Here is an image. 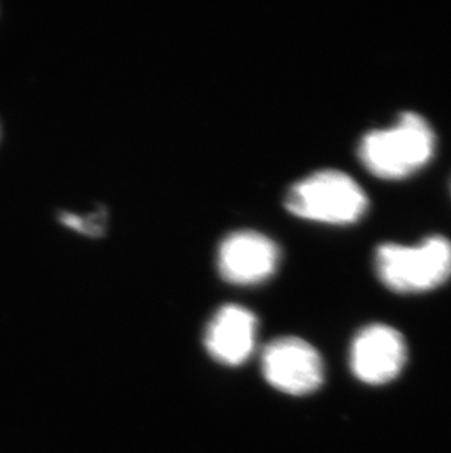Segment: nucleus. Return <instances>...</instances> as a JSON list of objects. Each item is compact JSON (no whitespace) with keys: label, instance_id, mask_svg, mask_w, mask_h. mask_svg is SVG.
<instances>
[{"label":"nucleus","instance_id":"4","mask_svg":"<svg viewBox=\"0 0 451 453\" xmlns=\"http://www.w3.org/2000/svg\"><path fill=\"white\" fill-rule=\"evenodd\" d=\"M265 380L274 389L292 396L316 392L324 381L321 355L303 339L286 336L265 347L261 359Z\"/></svg>","mask_w":451,"mask_h":453},{"label":"nucleus","instance_id":"5","mask_svg":"<svg viewBox=\"0 0 451 453\" xmlns=\"http://www.w3.org/2000/svg\"><path fill=\"white\" fill-rule=\"evenodd\" d=\"M408 348L399 330L374 323L355 336L350 348V368L366 385L379 386L394 380L405 367Z\"/></svg>","mask_w":451,"mask_h":453},{"label":"nucleus","instance_id":"3","mask_svg":"<svg viewBox=\"0 0 451 453\" xmlns=\"http://www.w3.org/2000/svg\"><path fill=\"white\" fill-rule=\"evenodd\" d=\"M285 205L296 218L349 225L366 213L368 197L352 176L337 169H323L298 180L286 194Z\"/></svg>","mask_w":451,"mask_h":453},{"label":"nucleus","instance_id":"2","mask_svg":"<svg viewBox=\"0 0 451 453\" xmlns=\"http://www.w3.org/2000/svg\"><path fill=\"white\" fill-rule=\"evenodd\" d=\"M375 270L392 291H431L451 278V241L431 235L415 245L386 242L375 251Z\"/></svg>","mask_w":451,"mask_h":453},{"label":"nucleus","instance_id":"1","mask_svg":"<svg viewBox=\"0 0 451 453\" xmlns=\"http://www.w3.org/2000/svg\"><path fill=\"white\" fill-rule=\"evenodd\" d=\"M435 153V134L424 116L405 111L388 128L372 129L359 142L362 165L372 175L401 180L425 166Z\"/></svg>","mask_w":451,"mask_h":453},{"label":"nucleus","instance_id":"7","mask_svg":"<svg viewBox=\"0 0 451 453\" xmlns=\"http://www.w3.org/2000/svg\"><path fill=\"white\" fill-rule=\"evenodd\" d=\"M258 320L251 310L229 303L211 317L204 334V345L218 363L241 365L256 348Z\"/></svg>","mask_w":451,"mask_h":453},{"label":"nucleus","instance_id":"6","mask_svg":"<svg viewBox=\"0 0 451 453\" xmlns=\"http://www.w3.org/2000/svg\"><path fill=\"white\" fill-rule=\"evenodd\" d=\"M280 257L279 245L264 234L236 231L218 245V273L234 285H258L276 273Z\"/></svg>","mask_w":451,"mask_h":453},{"label":"nucleus","instance_id":"8","mask_svg":"<svg viewBox=\"0 0 451 453\" xmlns=\"http://www.w3.org/2000/svg\"><path fill=\"white\" fill-rule=\"evenodd\" d=\"M60 222L69 229L84 234V235L98 236L104 232V218L102 213L86 216V218L75 213H62L60 214Z\"/></svg>","mask_w":451,"mask_h":453}]
</instances>
